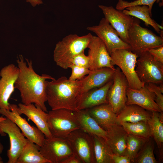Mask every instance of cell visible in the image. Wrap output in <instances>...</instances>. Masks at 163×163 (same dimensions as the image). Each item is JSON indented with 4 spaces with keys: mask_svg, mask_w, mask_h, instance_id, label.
<instances>
[{
    "mask_svg": "<svg viewBox=\"0 0 163 163\" xmlns=\"http://www.w3.org/2000/svg\"><path fill=\"white\" fill-rule=\"evenodd\" d=\"M25 60L22 55L17 57L20 72L14 88L19 91L22 104L28 105L34 103L46 112L45 103L47 100L46 91L49 81L46 80L54 78L46 74L39 75L33 69L32 60L26 58Z\"/></svg>",
    "mask_w": 163,
    "mask_h": 163,
    "instance_id": "1",
    "label": "cell"
},
{
    "mask_svg": "<svg viewBox=\"0 0 163 163\" xmlns=\"http://www.w3.org/2000/svg\"><path fill=\"white\" fill-rule=\"evenodd\" d=\"M81 85L80 80L71 81L65 76L49 82L46 91L47 101L52 110L63 108L76 111Z\"/></svg>",
    "mask_w": 163,
    "mask_h": 163,
    "instance_id": "2",
    "label": "cell"
},
{
    "mask_svg": "<svg viewBox=\"0 0 163 163\" xmlns=\"http://www.w3.org/2000/svg\"><path fill=\"white\" fill-rule=\"evenodd\" d=\"M93 35L91 33L82 36L69 34L56 45L53 59L56 65L64 69L69 68L70 59L87 48Z\"/></svg>",
    "mask_w": 163,
    "mask_h": 163,
    "instance_id": "3",
    "label": "cell"
},
{
    "mask_svg": "<svg viewBox=\"0 0 163 163\" xmlns=\"http://www.w3.org/2000/svg\"><path fill=\"white\" fill-rule=\"evenodd\" d=\"M139 19L134 18L128 31L129 42L131 51L139 56L149 50L163 46V38L150 30L141 27Z\"/></svg>",
    "mask_w": 163,
    "mask_h": 163,
    "instance_id": "4",
    "label": "cell"
},
{
    "mask_svg": "<svg viewBox=\"0 0 163 163\" xmlns=\"http://www.w3.org/2000/svg\"><path fill=\"white\" fill-rule=\"evenodd\" d=\"M49 129L53 137L65 138L81 126L74 111L66 109L52 110L47 113Z\"/></svg>",
    "mask_w": 163,
    "mask_h": 163,
    "instance_id": "5",
    "label": "cell"
},
{
    "mask_svg": "<svg viewBox=\"0 0 163 163\" xmlns=\"http://www.w3.org/2000/svg\"><path fill=\"white\" fill-rule=\"evenodd\" d=\"M110 55L111 64L120 68L127 81L129 88L139 89L144 86L145 84L140 80L136 72L138 55L130 50L120 49L113 51Z\"/></svg>",
    "mask_w": 163,
    "mask_h": 163,
    "instance_id": "6",
    "label": "cell"
},
{
    "mask_svg": "<svg viewBox=\"0 0 163 163\" xmlns=\"http://www.w3.org/2000/svg\"><path fill=\"white\" fill-rule=\"evenodd\" d=\"M73 153L83 163H96L91 134L80 129L71 132L66 138Z\"/></svg>",
    "mask_w": 163,
    "mask_h": 163,
    "instance_id": "7",
    "label": "cell"
},
{
    "mask_svg": "<svg viewBox=\"0 0 163 163\" xmlns=\"http://www.w3.org/2000/svg\"><path fill=\"white\" fill-rule=\"evenodd\" d=\"M135 70L140 80L145 84H163V63L155 59L148 51L139 56Z\"/></svg>",
    "mask_w": 163,
    "mask_h": 163,
    "instance_id": "8",
    "label": "cell"
},
{
    "mask_svg": "<svg viewBox=\"0 0 163 163\" xmlns=\"http://www.w3.org/2000/svg\"><path fill=\"white\" fill-rule=\"evenodd\" d=\"M0 134L4 136L8 134L10 139V147L7 151L8 160L7 163H16L28 139L16 124L7 118L0 122Z\"/></svg>",
    "mask_w": 163,
    "mask_h": 163,
    "instance_id": "9",
    "label": "cell"
},
{
    "mask_svg": "<svg viewBox=\"0 0 163 163\" xmlns=\"http://www.w3.org/2000/svg\"><path fill=\"white\" fill-rule=\"evenodd\" d=\"M113 83L108 91L107 99L113 111L117 115L126 105L127 81L120 68H116Z\"/></svg>",
    "mask_w": 163,
    "mask_h": 163,
    "instance_id": "10",
    "label": "cell"
},
{
    "mask_svg": "<svg viewBox=\"0 0 163 163\" xmlns=\"http://www.w3.org/2000/svg\"><path fill=\"white\" fill-rule=\"evenodd\" d=\"M87 30L94 33L104 43L110 54L117 49H126L131 51L130 46L120 38L117 32L104 18L97 25L89 27Z\"/></svg>",
    "mask_w": 163,
    "mask_h": 163,
    "instance_id": "11",
    "label": "cell"
},
{
    "mask_svg": "<svg viewBox=\"0 0 163 163\" xmlns=\"http://www.w3.org/2000/svg\"><path fill=\"white\" fill-rule=\"evenodd\" d=\"M18 106L10 105V110L0 109V114L14 122L26 138L40 147L42 146L45 139L44 135L37 127L30 125L18 111Z\"/></svg>",
    "mask_w": 163,
    "mask_h": 163,
    "instance_id": "12",
    "label": "cell"
},
{
    "mask_svg": "<svg viewBox=\"0 0 163 163\" xmlns=\"http://www.w3.org/2000/svg\"><path fill=\"white\" fill-rule=\"evenodd\" d=\"M39 150L50 163H61L73 154L66 138L52 137L45 138L43 145Z\"/></svg>",
    "mask_w": 163,
    "mask_h": 163,
    "instance_id": "13",
    "label": "cell"
},
{
    "mask_svg": "<svg viewBox=\"0 0 163 163\" xmlns=\"http://www.w3.org/2000/svg\"><path fill=\"white\" fill-rule=\"evenodd\" d=\"M98 7L102 10L104 18L116 30L120 38L128 44V31L133 23L134 18L112 6L101 5Z\"/></svg>",
    "mask_w": 163,
    "mask_h": 163,
    "instance_id": "14",
    "label": "cell"
},
{
    "mask_svg": "<svg viewBox=\"0 0 163 163\" xmlns=\"http://www.w3.org/2000/svg\"><path fill=\"white\" fill-rule=\"evenodd\" d=\"M18 66L10 64L0 71V109L10 110L9 100L14 90V84L19 73Z\"/></svg>",
    "mask_w": 163,
    "mask_h": 163,
    "instance_id": "15",
    "label": "cell"
},
{
    "mask_svg": "<svg viewBox=\"0 0 163 163\" xmlns=\"http://www.w3.org/2000/svg\"><path fill=\"white\" fill-rule=\"evenodd\" d=\"M87 48L90 70L103 67L115 69L111 64V57L105 44L98 37L92 36Z\"/></svg>",
    "mask_w": 163,
    "mask_h": 163,
    "instance_id": "16",
    "label": "cell"
},
{
    "mask_svg": "<svg viewBox=\"0 0 163 163\" xmlns=\"http://www.w3.org/2000/svg\"><path fill=\"white\" fill-rule=\"evenodd\" d=\"M126 105H137L150 112H163L155 101V96L145 84L139 89L128 87L126 90Z\"/></svg>",
    "mask_w": 163,
    "mask_h": 163,
    "instance_id": "17",
    "label": "cell"
},
{
    "mask_svg": "<svg viewBox=\"0 0 163 163\" xmlns=\"http://www.w3.org/2000/svg\"><path fill=\"white\" fill-rule=\"evenodd\" d=\"M115 70L116 68L113 69L103 67L91 70L87 76L79 80L82 85L78 99L84 93L91 89L100 87L112 79Z\"/></svg>",
    "mask_w": 163,
    "mask_h": 163,
    "instance_id": "18",
    "label": "cell"
},
{
    "mask_svg": "<svg viewBox=\"0 0 163 163\" xmlns=\"http://www.w3.org/2000/svg\"><path fill=\"white\" fill-rule=\"evenodd\" d=\"M113 82L112 79L104 85L91 89L82 94L78 99L77 110L108 103L107 99V93Z\"/></svg>",
    "mask_w": 163,
    "mask_h": 163,
    "instance_id": "19",
    "label": "cell"
},
{
    "mask_svg": "<svg viewBox=\"0 0 163 163\" xmlns=\"http://www.w3.org/2000/svg\"><path fill=\"white\" fill-rule=\"evenodd\" d=\"M19 113L25 115L32 121L44 135L45 138L53 137L49 129L47 123V113L39 106L33 104L25 105L19 103L18 107Z\"/></svg>",
    "mask_w": 163,
    "mask_h": 163,
    "instance_id": "20",
    "label": "cell"
},
{
    "mask_svg": "<svg viewBox=\"0 0 163 163\" xmlns=\"http://www.w3.org/2000/svg\"><path fill=\"white\" fill-rule=\"evenodd\" d=\"M106 141L113 154L125 155L128 133L120 124L113 125L105 130Z\"/></svg>",
    "mask_w": 163,
    "mask_h": 163,
    "instance_id": "21",
    "label": "cell"
},
{
    "mask_svg": "<svg viewBox=\"0 0 163 163\" xmlns=\"http://www.w3.org/2000/svg\"><path fill=\"white\" fill-rule=\"evenodd\" d=\"M87 110L90 116L105 130L113 125L119 124L117 114L114 112L108 103L100 104Z\"/></svg>",
    "mask_w": 163,
    "mask_h": 163,
    "instance_id": "22",
    "label": "cell"
},
{
    "mask_svg": "<svg viewBox=\"0 0 163 163\" xmlns=\"http://www.w3.org/2000/svg\"><path fill=\"white\" fill-rule=\"evenodd\" d=\"M152 112L136 105H126L117 114L118 123L122 122L134 123L141 121H147Z\"/></svg>",
    "mask_w": 163,
    "mask_h": 163,
    "instance_id": "23",
    "label": "cell"
},
{
    "mask_svg": "<svg viewBox=\"0 0 163 163\" xmlns=\"http://www.w3.org/2000/svg\"><path fill=\"white\" fill-rule=\"evenodd\" d=\"M125 14L143 21L146 26H151L161 37H163V27L157 23L151 17L149 7L145 5H136L126 8L122 11Z\"/></svg>",
    "mask_w": 163,
    "mask_h": 163,
    "instance_id": "24",
    "label": "cell"
},
{
    "mask_svg": "<svg viewBox=\"0 0 163 163\" xmlns=\"http://www.w3.org/2000/svg\"><path fill=\"white\" fill-rule=\"evenodd\" d=\"M81 126V129L91 134L105 139L107 133L101 128L89 113L87 109L74 111Z\"/></svg>",
    "mask_w": 163,
    "mask_h": 163,
    "instance_id": "25",
    "label": "cell"
},
{
    "mask_svg": "<svg viewBox=\"0 0 163 163\" xmlns=\"http://www.w3.org/2000/svg\"><path fill=\"white\" fill-rule=\"evenodd\" d=\"M39 147L28 139L16 163H50L40 153Z\"/></svg>",
    "mask_w": 163,
    "mask_h": 163,
    "instance_id": "26",
    "label": "cell"
},
{
    "mask_svg": "<svg viewBox=\"0 0 163 163\" xmlns=\"http://www.w3.org/2000/svg\"><path fill=\"white\" fill-rule=\"evenodd\" d=\"M94 145L95 157L96 163H113V153L102 137L92 134Z\"/></svg>",
    "mask_w": 163,
    "mask_h": 163,
    "instance_id": "27",
    "label": "cell"
},
{
    "mask_svg": "<svg viewBox=\"0 0 163 163\" xmlns=\"http://www.w3.org/2000/svg\"><path fill=\"white\" fill-rule=\"evenodd\" d=\"M120 124L123 127L128 134L146 139L152 137L150 129L147 121H141L134 123L122 122Z\"/></svg>",
    "mask_w": 163,
    "mask_h": 163,
    "instance_id": "28",
    "label": "cell"
},
{
    "mask_svg": "<svg viewBox=\"0 0 163 163\" xmlns=\"http://www.w3.org/2000/svg\"><path fill=\"white\" fill-rule=\"evenodd\" d=\"M158 112H152L151 116L147 121L152 137L159 149H161L163 143V122L158 116Z\"/></svg>",
    "mask_w": 163,
    "mask_h": 163,
    "instance_id": "29",
    "label": "cell"
},
{
    "mask_svg": "<svg viewBox=\"0 0 163 163\" xmlns=\"http://www.w3.org/2000/svg\"><path fill=\"white\" fill-rule=\"evenodd\" d=\"M149 139L128 134L125 156L130 159L132 163L133 162L138 153Z\"/></svg>",
    "mask_w": 163,
    "mask_h": 163,
    "instance_id": "30",
    "label": "cell"
},
{
    "mask_svg": "<svg viewBox=\"0 0 163 163\" xmlns=\"http://www.w3.org/2000/svg\"><path fill=\"white\" fill-rule=\"evenodd\" d=\"M153 142L149 138L143 145L135 158L133 163H156L154 154Z\"/></svg>",
    "mask_w": 163,
    "mask_h": 163,
    "instance_id": "31",
    "label": "cell"
},
{
    "mask_svg": "<svg viewBox=\"0 0 163 163\" xmlns=\"http://www.w3.org/2000/svg\"><path fill=\"white\" fill-rule=\"evenodd\" d=\"M160 0H136L129 2L123 0H119L116 9L123 11L126 8L131 6L145 5L149 7L150 12L152 14V10L154 4L155 2H159Z\"/></svg>",
    "mask_w": 163,
    "mask_h": 163,
    "instance_id": "32",
    "label": "cell"
},
{
    "mask_svg": "<svg viewBox=\"0 0 163 163\" xmlns=\"http://www.w3.org/2000/svg\"><path fill=\"white\" fill-rule=\"evenodd\" d=\"M155 96V101L160 110L163 111V84L158 85L149 83L145 84Z\"/></svg>",
    "mask_w": 163,
    "mask_h": 163,
    "instance_id": "33",
    "label": "cell"
},
{
    "mask_svg": "<svg viewBox=\"0 0 163 163\" xmlns=\"http://www.w3.org/2000/svg\"><path fill=\"white\" fill-rule=\"evenodd\" d=\"M69 68L72 69L71 75L69 79L72 81L80 80L86 75H88L91 72L89 68L78 66L74 65H70Z\"/></svg>",
    "mask_w": 163,
    "mask_h": 163,
    "instance_id": "34",
    "label": "cell"
},
{
    "mask_svg": "<svg viewBox=\"0 0 163 163\" xmlns=\"http://www.w3.org/2000/svg\"><path fill=\"white\" fill-rule=\"evenodd\" d=\"M70 65L89 69V58L88 56H87L85 54L84 51H83L75 55L70 59L69 66Z\"/></svg>",
    "mask_w": 163,
    "mask_h": 163,
    "instance_id": "35",
    "label": "cell"
},
{
    "mask_svg": "<svg viewBox=\"0 0 163 163\" xmlns=\"http://www.w3.org/2000/svg\"><path fill=\"white\" fill-rule=\"evenodd\" d=\"M148 51L155 59L163 63V46L151 49Z\"/></svg>",
    "mask_w": 163,
    "mask_h": 163,
    "instance_id": "36",
    "label": "cell"
},
{
    "mask_svg": "<svg viewBox=\"0 0 163 163\" xmlns=\"http://www.w3.org/2000/svg\"><path fill=\"white\" fill-rule=\"evenodd\" d=\"M112 159L113 163H131L130 159L128 157L120 155L113 154Z\"/></svg>",
    "mask_w": 163,
    "mask_h": 163,
    "instance_id": "37",
    "label": "cell"
},
{
    "mask_svg": "<svg viewBox=\"0 0 163 163\" xmlns=\"http://www.w3.org/2000/svg\"><path fill=\"white\" fill-rule=\"evenodd\" d=\"M80 160L73 153L62 161L61 163H81Z\"/></svg>",
    "mask_w": 163,
    "mask_h": 163,
    "instance_id": "38",
    "label": "cell"
},
{
    "mask_svg": "<svg viewBox=\"0 0 163 163\" xmlns=\"http://www.w3.org/2000/svg\"><path fill=\"white\" fill-rule=\"evenodd\" d=\"M26 1L30 3L31 5L34 7L37 5H39L43 3L42 0H26Z\"/></svg>",
    "mask_w": 163,
    "mask_h": 163,
    "instance_id": "39",
    "label": "cell"
},
{
    "mask_svg": "<svg viewBox=\"0 0 163 163\" xmlns=\"http://www.w3.org/2000/svg\"><path fill=\"white\" fill-rule=\"evenodd\" d=\"M4 149V146L0 141V163H3L4 162L1 156V155Z\"/></svg>",
    "mask_w": 163,
    "mask_h": 163,
    "instance_id": "40",
    "label": "cell"
},
{
    "mask_svg": "<svg viewBox=\"0 0 163 163\" xmlns=\"http://www.w3.org/2000/svg\"><path fill=\"white\" fill-rule=\"evenodd\" d=\"M6 117H3V116L0 117V122L1 121L6 119Z\"/></svg>",
    "mask_w": 163,
    "mask_h": 163,
    "instance_id": "41",
    "label": "cell"
}]
</instances>
